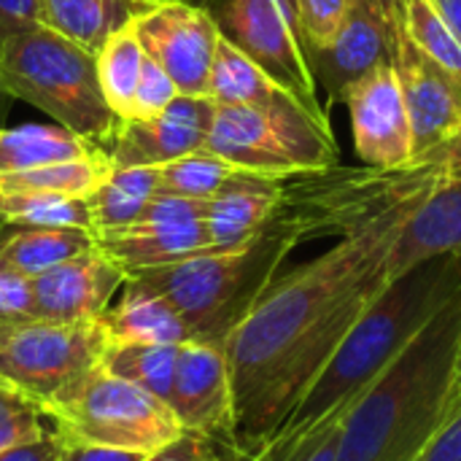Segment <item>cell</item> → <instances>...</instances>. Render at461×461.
Listing matches in <instances>:
<instances>
[{
    "mask_svg": "<svg viewBox=\"0 0 461 461\" xmlns=\"http://www.w3.org/2000/svg\"><path fill=\"white\" fill-rule=\"evenodd\" d=\"M108 346L122 343H154L181 346L192 340L184 319L176 308L140 278H127L113 303L97 319Z\"/></svg>",
    "mask_w": 461,
    "mask_h": 461,
    "instance_id": "21",
    "label": "cell"
},
{
    "mask_svg": "<svg viewBox=\"0 0 461 461\" xmlns=\"http://www.w3.org/2000/svg\"><path fill=\"white\" fill-rule=\"evenodd\" d=\"M0 78L14 100L108 151L122 119L103 97L92 51L32 24L0 35Z\"/></svg>",
    "mask_w": 461,
    "mask_h": 461,
    "instance_id": "6",
    "label": "cell"
},
{
    "mask_svg": "<svg viewBox=\"0 0 461 461\" xmlns=\"http://www.w3.org/2000/svg\"><path fill=\"white\" fill-rule=\"evenodd\" d=\"M435 5L440 8L443 19L448 22V27L454 30L461 43V0H435Z\"/></svg>",
    "mask_w": 461,
    "mask_h": 461,
    "instance_id": "44",
    "label": "cell"
},
{
    "mask_svg": "<svg viewBox=\"0 0 461 461\" xmlns=\"http://www.w3.org/2000/svg\"><path fill=\"white\" fill-rule=\"evenodd\" d=\"M219 35L254 59L305 108L327 116L289 0H208Z\"/></svg>",
    "mask_w": 461,
    "mask_h": 461,
    "instance_id": "10",
    "label": "cell"
},
{
    "mask_svg": "<svg viewBox=\"0 0 461 461\" xmlns=\"http://www.w3.org/2000/svg\"><path fill=\"white\" fill-rule=\"evenodd\" d=\"M294 246L297 240L286 230L267 221L262 232L238 246L205 249L127 278H140L157 289L184 319L192 340L224 343L227 332L278 276Z\"/></svg>",
    "mask_w": 461,
    "mask_h": 461,
    "instance_id": "4",
    "label": "cell"
},
{
    "mask_svg": "<svg viewBox=\"0 0 461 461\" xmlns=\"http://www.w3.org/2000/svg\"><path fill=\"white\" fill-rule=\"evenodd\" d=\"M359 3H367V5H373V8H378L384 14H394V0H359Z\"/></svg>",
    "mask_w": 461,
    "mask_h": 461,
    "instance_id": "47",
    "label": "cell"
},
{
    "mask_svg": "<svg viewBox=\"0 0 461 461\" xmlns=\"http://www.w3.org/2000/svg\"><path fill=\"white\" fill-rule=\"evenodd\" d=\"M289 5L308 54L332 41L348 14L351 0H289Z\"/></svg>",
    "mask_w": 461,
    "mask_h": 461,
    "instance_id": "35",
    "label": "cell"
},
{
    "mask_svg": "<svg viewBox=\"0 0 461 461\" xmlns=\"http://www.w3.org/2000/svg\"><path fill=\"white\" fill-rule=\"evenodd\" d=\"M278 178L235 170L205 203V227L213 249L238 246L267 227L281 203Z\"/></svg>",
    "mask_w": 461,
    "mask_h": 461,
    "instance_id": "20",
    "label": "cell"
},
{
    "mask_svg": "<svg viewBox=\"0 0 461 461\" xmlns=\"http://www.w3.org/2000/svg\"><path fill=\"white\" fill-rule=\"evenodd\" d=\"M38 24V0H0V35Z\"/></svg>",
    "mask_w": 461,
    "mask_h": 461,
    "instance_id": "41",
    "label": "cell"
},
{
    "mask_svg": "<svg viewBox=\"0 0 461 461\" xmlns=\"http://www.w3.org/2000/svg\"><path fill=\"white\" fill-rule=\"evenodd\" d=\"M143 461H249V454H243L230 440H216L184 429L170 446H165L162 451L146 456Z\"/></svg>",
    "mask_w": 461,
    "mask_h": 461,
    "instance_id": "36",
    "label": "cell"
},
{
    "mask_svg": "<svg viewBox=\"0 0 461 461\" xmlns=\"http://www.w3.org/2000/svg\"><path fill=\"white\" fill-rule=\"evenodd\" d=\"M167 405L186 432L235 443V397L221 343L186 340L178 346Z\"/></svg>",
    "mask_w": 461,
    "mask_h": 461,
    "instance_id": "14",
    "label": "cell"
},
{
    "mask_svg": "<svg viewBox=\"0 0 461 461\" xmlns=\"http://www.w3.org/2000/svg\"><path fill=\"white\" fill-rule=\"evenodd\" d=\"M132 35L181 95L208 97L219 30L205 5L194 3H140L130 22Z\"/></svg>",
    "mask_w": 461,
    "mask_h": 461,
    "instance_id": "11",
    "label": "cell"
},
{
    "mask_svg": "<svg viewBox=\"0 0 461 461\" xmlns=\"http://www.w3.org/2000/svg\"><path fill=\"white\" fill-rule=\"evenodd\" d=\"M392 65L408 105L416 159L461 132V86L405 35L397 16Z\"/></svg>",
    "mask_w": 461,
    "mask_h": 461,
    "instance_id": "15",
    "label": "cell"
},
{
    "mask_svg": "<svg viewBox=\"0 0 461 461\" xmlns=\"http://www.w3.org/2000/svg\"><path fill=\"white\" fill-rule=\"evenodd\" d=\"M95 57H97V81L108 108L119 119H127L146 51L140 49L138 38L127 24L124 30L113 32Z\"/></svg>",
    "mask_w": 461,
    "mask_h": 461,
    "instance_id": "30",
    "label": "cell"
},
{
    "mask_svg": "<svg viewBox=\"0 0 461 461\" xmlns=\"http://www.w3.org/2000/svg\"><path fill=\"white\" fill-rule=\"evenodd\" d=\"M216 116V100L178 95L154 119H122L108 146L116 167H162L184 154L205 149Z\"/></svg>",
    "mask_w": 461,
    "mask_h": 461,
    "instance_id": "16",
    "label": "cell"
},
{
    "mask_svg": "<svg viewBox=\"0 0 461 461\" xmlns=\"http://www.w3.org/2000/svg\"><path fill=\"white\" fill-rule=\"evenodd\" d=\"M46 416L65 443L108 446L143 456L162 451L184 432L167 402L103 365L46 408Z\"/></svg>",
    "mask_w": 461,
    "mask_h": 461,
    "instance_id": "8",
    "label": "cell"
},
{
    "mask_svg": "<svg viewBox=\"0 0 461 461\" xmlns=\"http://www.w3.org/2000/svg\"><path fill=\"white\" fill-rule=\"evenodd\" d=\"M461 402V346L459 357H456V370H454V386H451V408H456Z\"/></svg>",
    "mask_w": 461,
    "mask_h": 461,
    "instance_id": "45",
    "label": "cell"
},
{
    "mask_svg": "<svg viewBox=\"0 0 461 461\" xmlns=\"http://www.w3.org/2000/svg\"><path fill=\"white\" fill-rule=\"evenodd\" d=\"M49 435H54V427L43 408L0 384V454L38 443Z\"/></svg>",
    "mask_w": 461,
    "mask_h": 461,
    "instance_id": "34",
    "label": "cell"
},
{
    "mask_svg": "<svg viewBox=\"0 0 461 461\" xmlns=\"http://www.w3.org/2000/svg\"><path fill=\"white\" fill-rule=\"evenodd\" d=\"M178 86L173 84V78L154 62V59H143L140 68V78L132 95V105H130V116L127 119H154L159 116L176 97H178Z\"/></svg>",
    "mask_w": 461,
    "mask_h": 461,
    "instance_id": "37",
    "label": "cell"
},
{
    "mask_svg": "<svg viewBox=\"0 0 461 461\" xmlns=\"http://www.w3.org/2000/svg\"><path fill=\"white\" fill-rule=\"evenodd\" d=\"M421 200L335 249L276 276L224 338L235 397V446L254 456L319 378L343 335L386 286V257Z\"/></svg>",
    "mask_w": 461,
    "mask_h": 461,
    "instance_id": "1",
    "label": "cell"
},
{
    "mask_svg": "<svg viewBox=\"0 0 461 461\" xmlns=\"http://www.w3.org/2000/svg\"><path fill=\"white\" fill-rule=\"evenodd\" d=\"M35 321L32 278L0 259V327Z\"/></svg>",
    "mask_w": 461,
    "mask_h": 461,
    "instance_id": "38",
    "label": "cell"
},
{
    "mask_svg": "<svg viewBox=\"0 0 461 461\" xmlns=\"http://www.w3.org/2000/svg\"><path fill=\"white\" fill-rule=\"evenodd\" d=\"M461 346V286L351 405L335 461H419L451 413Z\"/></svg>",
    "mask_w": 461,
    "mask_h": 461,
    "instance_id": "2",
    "label": "cell"
},
{
    "mask_svg": "<svg viewBox=\"0 0 461 461\" xmlns=\"http://www.w3.org/2000/svg\"><path fill=\"white\" fill-rule=\"evenodd\" d=\"M340 103L348 108L354 151L373 167H405L413 162V130L394 65H378L354 81Z\"/></svg>",
    "mask_w": 461,
    "mask_h": 461,
    "instance_id": "13",
    "label": "cell"
},
{
    "mask_svg": "<svg viewBox=\"0 0 461 461\" xmlns=\"http://www.w3.org/2000/svg\"><path fill=\"white\" fill-rule=\"evenodd\" d=\"M113 162L108 151L95 157L43 165L35 170L5 173L0 176V192H38V194H62V197H89L100 181L111 173Z\"/></svg>",
    "mask_w": 461,
    "mask_h": 461,
    "instance_id": "27",
    "label": "cell"
},
{
    "mask_svg": "<svg viewBox=\"0 0 461 461\" xmlns=\"http://www.w3.org/2000/svg\"><path fill=\"white\" fill-rule=\"evenodd\" d=\"M413 162L435 165L443 176H461V132H456L454 138H448L446 143L435 146L432 151L416 157Z\"/></svg>",
    "mask_w": 461,
    "mask_h": 461,
    "instance_id": "42",
    "label": "cell"
},
{
    "mask_svg": "<svg viewBox=\"0 0 461 461\" xmlns=\"http://www.w3.org/2000/svg\"><path fill=\"white\" fill-rule=\"evenodd\" d=\"M59 440V438H57ZM143 454L108 448V446H89V443H65L59 440V461H143Z\"/></svg>",
    "mask_w": 461,
    "mask_h": 461,
    "instance_id": "40",
    "label": "cell"
},
{
    "mask_svg": "<svg viewBox=\"0 0 461 461\" xmlns=\"http://www.w3.org/2000/svg\"><path fill=\"white\" fill-rule=\"evenodd\" d=\"M0 224L92 230V211H89L86 197L0 192Z\"/></svg>",
    "mask_w": 461,
    "mask_h": 461,
    "instance_id": "31",
    "label": "cell"
},
{
    "mask_svg": "<svg viewBox=\"0 0 461 461\" xmlns=\"http://www.w3.org/2000/svg\"><path fill=\"white\" fill-rule=\"evenodd\" d=\"M95 246L92 230L0 224V259L35 278Z\"/></svg>",
    "mask_w": 461,
    "mask_h": 461,
    "instance_id": "24",
    "label": "cell"
},
{
    "mask_svg": "<svg viewBox=\"0 0 461 461\" xmlns=\"http://www.w3.org/2000/svg\"><path fill=\"white\" fill-rule=\"evenodd\" d=\"M176 362H178V346L122 343V346H105L103 354V367L108 373L146 389L162 402L170 400Z\"/></svg>",
    "mask_w": 461,
    "mask_h": 461,
    "instance_id": "29",
    "label": "cell"
},
{
    "mask_svg": "<svg viewBox=\"0 0 461 461\" xmlns=\"http://www.w3.org/2000/svg\"><path fill=\"white\" fill-rule=\"evenodd\" d=\"M394 57V14H384L367 3L351 0L348 14L330 43L308 51L311 73L330 100H340L343 92L378 65H389Z\"/></svg>",
    "mask_w": 461,
    "mask_h": 461,
    "instance_id": "18",
    "label": "cell"
},
{
    "mask_svg": "<svg viewBox=\"0 0 461 461\" xmlns=\"http://www.w3.org/2000/svg\"><path fill=\"white\" fill-rule=\"evenodd\" d=\"M235 170L238 167H232L221 157L200 149L159 167V192L189 200H211Z\"/></svg>",
    "mask_w": 461,
    "mask_h": 461,
    "instance_id": "33",
    "label": "cell"
},
{
    "mask_svg": "<svg viewBox=\"0 0 461 461\" xmlns=\"http://www.w3.org/2000/svg\"><path fill=\"white\" fill-rule=\"evenodd\" d=\"M105 332L100 321H27L0 327V384L35 405L51 408L86 373L103 365Z\"/></svg>",
    "mask_w": 461,
    "mask_h": 461,
    "instance_id": "9",
    "label": "cell"
},
{
    "mask_svg": "<svg viewBox=\"0 0 461 461\" xmlns=\"http://www.w3.org/2000/svg\"><path fill=\"white\" fill-rule=\"evenodd\" d=\"M348 411L351 408L332 411L305 429L273 438L251 456V461H335Z\"/></svg>",
    "mask_w": 461,
    "mask_h": 461,
    "instance_id": "32",
    "label": "cell"
},
{
    "mask_svg": "<svg viewBox=\"0 0 461 461\" xmlns=\"http://www.w3.org/2000/svg\"><path fill=\"white\" fill-rule=\"evenodd\" d=\"M249 461H251V456H249Z\"/></svg>",
    "mask_w": 461,
    "mask_h": 461,
    "instance_id": "49",
    "label": "cell"
},
{
    "mask_svg": "<svg viewBox=\"0 0 461 461\" xmlns=\"http://www.w3.org/2000/svg\"><path fill=\"white\" fill-rule=\"evenodd\" d=\"M140 3H194V5H205L208 0H140Z\"/></svg>",
    "mask_w": 461,
    "mask_h": 461,
    "instance_id": "48",
    "label": "cell"
},
{
    "mask_svg": "<svg viewBox=\"0 0 461 461\" xmlns=\"http://www.w3.org/2000/svg\"><path fill=\"white\" fill-rule=\"evenodd\" d=\"M100 151L105 149L76 135L73 130H65L62 124L27 122L19 127H3L0 130V176L35 170L43 165H57V162H70V159H84Z\"/></svg>",
    "mask_w": 461,
    "mask_h": 461,
    "instance_id": "23",
    "label": "cell"
},
{
    "mask_svg": "<svg viewBox=\"0 0 461 461\" xmlns=\"http://www.w3.org/2000/svg\"><path fill=\"white\" fill-rule=\"evenodd\" d=\"M124 281L127 273L95 243L89 251L32 278L35 319L54 324L97 321Z\"/></svg>",
    "mask_w": 461,
    "mask_h": 461,
    "instance_id": "17",
    "label": "cell"
},
{
    "mask_svg": "<svg viewBox=\"0 0 461 461\" xmlns=\"http://www.w3.org/2000/svg\"><path fill=\"white\" fill-rule=\"evenodd\" d=\"M0 461H59V440L57 435H49L38 443L19 446L0 454Z\"/></svg>",
    "mask_w": 461,
    "mask_h": 461,
    "instance_id": "43",
    "label": "cell"
},
{
    "mask_svg": "<svg viewBox=\"0 0 461 461\" xmlns=\"http://www.w3.org/2000/svg\"><path fill=\"white\" fill-rule=\"evenodd\" d=\"M446 254H461V176H443L405 219L386 257V278Z\"/></svg>",
    "mask_w": 461,
    "mask_h": 461,
    "instance_id": "19",
    "label": "cell"
},
{
    "mask_svg": "<svg viewBox=\"0 0 461 461\" xmlns=\"http://www.w3.org/2000/svg\"><path fill=\"white\" fill-rule=\"evenodd\" d=\"M11 103H14V97L8 95V89H5V84H3V78H0V130L5 127V119H8Z\"/></svg>",
    "mask_w": 461,
    "mask_h": 461,
    "instance_id": "46",
    "label": "cell"
},
{
    "mask_svg": "<svg viewBox=\"0 0 461 461\" xmlns=\"http://www.w3.org/2000/svg\"><path fill=\"white\" fill-rule=\"evenodd\" d=\"M208 97L219 105H278L286 100H297L289 89H284L273 76H267L254 59H249L240 49L219 38Z\"/></svg>",
    "mask_w": 461,
    "mask_h": 461,
    "instance_id": "25",
    "label": "cell"
},
{
    "mask_svg": "<svg viewBox=\"0 0 461 461\" xmlns=\"http://www.w3.org/2000/svg\"><path fill=\"white\" fill-rule=\"evenodd\" d=\"M419 461H461V402L451 408Z\"/></svg>",
    "mask_w": 461,
    "mask_h": 461,
    "instance_id": "39",
    "label": "cell"
},
{
    "mask_svg": "<svg viewBox=\"0 0 461 461\" xmlns=\"http://www.w3.org/2000/svg\"><path fill=\"white\" fill-rule=\"evenodd\" d=\"M459 286L461 254L432 257L386 281L273 438L292 435L332 411L351 408Z\"/></svg>",
    "mask_w": 461,
    "mask_h": 461,
    "instance_id": "3",
    "label": "cell"
},
{
    "mask_svg": "<svg viewBox=\"0 0 461 461\" xmlns=\"http://www.w3.org/2000/svg\"><path fill=\"white\" fill-rule=\"evenodd\" d=\"M394 16L405 35L461 86V43L435 0H394Z\"/></svg>",
    "mask_w": 461,
    "mask_h": 461,
    "instance_id": "28",
    "label": "cell"
},
{
    "mask_svg": "<svg viewBox=\"0 0 461 461\" xmlns=\"http://www.w3.org/2000/svg\"><path fill=\"white\" fill-rule=\"evenodd\" d=\"M159 192V167L130 165L111 167V173L100 181V186L86 197L92 211V232H108L132 224L151 197Z\"/></svg>",
    "mask_w": 461,
    "mask_h": 461,
    "instance_id": "26",
    "label": "cell"
},
{
    "mask_svg": "<svg viewBox=\"0 0 461 461\" xmlns=\"http://www.w3.org/2000/svg\"><path fill=\"white\" fill-rule=\"evenodd\" d=\"M443 173L435 165L405 167H343L284 178L281 203L270 221L286 230L297 246L316 238H348L397 208L424 200Z\"/></svg>",
    "mask_w": 461,
    "mask_h": 461,
    "instance_id": "5",
    "label": "cell"
},
{
    "mask_svg": "<svg viewBox=\"0 0 461 461\" xmlns=\"http://www.w3.org/2000/svg\"><path fill=\"white\" fill-rule=\"evenodd\" d=\"M205 151L238 170L265 178H294L340 162L330 116L300 100L278 105H219Z\"/></svg>",
    "mask_w": 461,
    "mask_h": 461,
    "instance_id": "7",
    "label": "cell"
},
{
    "mask_svg": "<svg viewBox=\"0 0 461 461\" xmlns=\"http://www.w3.org/2000/svg\"><path fill=\"white\" fill-rule=\"evenodd\" d=\"M140 0H38V24L97 54L103 43L124 30Z\"/></svg>",
    "mask_w": 461,
    "mask_h": 461,
    "instance_id": "22",
    "label": "cell"
},
{
    "mask_svg": "<svg viewBox=\"0 0 461 461\" xmlns=\"http://www.w3.org/2000/svg\"><path fill=\"white\" fill-rule=\"evenodd\" d=\"M205 203L157 192L132 224L97 232L95 243L127 276L178 262L213 249L205 227Z\"/></svg>",
    "mask_w": 461,
    "mask_h": 461,
    "instance_id": "12",
    "label": "cell"
}]
</instances>
